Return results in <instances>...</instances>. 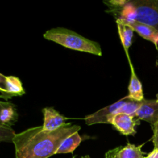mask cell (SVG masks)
<instances>
[{
    "label": "cell",
    "instance_id": "18",
    "mask_svg": "<svg viewBox=\"0 0 158 158\" xmlns=\"http://www.w3.org/2000/svg\"><path fill=\"white\" fill-rule=\"evenodd\" d=\"M6 77L3 74L0 73V93H3L6 90Z\"/></svg>",
    "mask_w": 158,
    "mask_h": 158
},
{
    "label": "cell",
    "instance_id": "1",
    "mask_svg": "<svg viewBox=\"0 0 158 158\" xmlns=\"http://www.w3.org/2000/svg\"><path fill=\"white\" fill-rule=\"evenodd\" d=\"M80 127L67 123L54 131L35 127L15 134L13 139L15 158H49L56 154L63 140L75 133Z\"/></svg>",
    "mask_w": 158,
    "mask_h": 158
},
{
    "label": "cell",
    "instance_id": "6",
    "mask_svg": "<svg viewBox=\"0 0 158 158\" xmlns=\"http://www.w3.org/2000/svg\"><path fill=\"white\" fill-rule=\"evenodd\" d=\"M140 120L132 116L127 114H117L113 118L111 124L124 136L134 135L136 134L135 127L139 124Z\"/></svg>",
    "mask_w": 158,
    "mask_h": 158
},
{
    "label": "cell",
    "instance_id": "13",
    "mask_svg": "<svg viewBox=\"0 0 158 158\" xmlns=\"http://www.w3.org/2000/svg\"><path fill=\"white\" fill-rule=\"evenodd\" d=\"M82 140H83V139H82L79 132L72 134L63 140L62 144L59 148L58 151H56V154H72L80 146Z\"/></svg>",
    "mask_w": 158,
    "mask_h": 158
},
{
    "label": "cell",
    "instance_id": "21",
    "mask_svg": "<svg viewBox=\"0 0 158 158\" xmlns=\"http://www.w3.org/2000/svg\"><path fill=\"white\" fill-rule=\"evenodd\" d=\"M80 158H90V157H89V156L86 155V156H83V157H80Z\"/></svg>",
    "mask_w": 158,
    "mask_h": 158
},
{
    "label": "cell",
    "instance_id": "9",
    "mask_svg": "<svg viewBox=\"0 0 158 158\" xmlns=\"http://www.w3.org/2000/svg\"><path fill=\"white\" fill-rule=\"evenodd\" d=\"M127 60L129 61L130 67H131V80H130L129 86H128V97L131 99V100H136V101H142L144 100V97H143V86H142L141 82L140 81L139 78L137 77V74H136L135 69H134V66H133L132 63L130 56L127 57Z\"/></svg>",
    "mask_w": 158,
    "mask_h": 158
},
{
    "label": "cell",
    "instance_id": "15",
    "mask_svg": "<svg viewBox=\"0 0 158 158\" xmlns=\"http://www.w3.org/2000/svg\"><path fill=\"white\" fill-rule=\"evenodd\" d=\"M140 104H141V101H136V100L130 99L125 104L119 108L118 110L117 111V114H123L135 117L136 113L140 107Z\"/></svg>",
    "mask_w": 158,
    "mask_h": 158
},
{
    "label": "cell",
    "instance_id": "11",
    "mask_svg": "<svg viewBox=\"0 0 158 158\" xmlns=\"http://www.w3.org/2000/svg\"><path fill=\"white\" fill-rule=\"evenodd\" d=\"M124 24L127 25L133 29V30L135 31L136 32L139 34L141 37H143L144 40L151 41L155 45L156 48L157 49V39L158 35V31L155 29L154 28L151 27V26H148V25L144 24V23H139L137 21H132L130 23H124Z\"/></svg>",
    "mask_w": 158,
    "mask_h": 158
},
{
    "label": "cell",
    "instance_id": "5",
    "mask_svg": "<svg viewBox=\"0 0 158 158\" xmlns=\"http://www.w3.org/2000/svg\"><path fill=\"white\" fill-rule=\"evenodd\" d=\"M135 118L148 122L154 127L158 120V101L156 100H143L135 114Z\"/></svg>",
    "mask_w": 158,
    "mask_h": 158
},
{
    "label": "cell",
    "instance_id": "4",
    "mask_svg": "<svg viewBox=\"0 0 158 158\" xmlns=\"http://www.w3.org/2000/svg\"><path fill=\"white\" fill-rule=\"evenodd\" d=\"M131 98L127 96L116 103L109 105L90 115L86 116L84 118L85 122L87 125L100 124V123L111 124L113 118L114 116L117 115V111L118 110L119 108L125 104Z\"/></svg>",
    "mask_w": 158,
    "mask_h": 158
},
{
    "label": "cell",
    "instance_id": "10",
    "mask_svg": "<svg viewBox=\"0 0 158 158\" xmlns=\"http://www.w3.org/2000/svg\"><path fill=\"white\" fill-rule=\"evenodd\" d=\"M25 94V89L19 78L14 76L6 77V90L0 94V98L8 100L13 97L23 96Z\"/></svg>",
    "mask_w": 158,
    "mask_h": 158
},
{
    "label": "cell",
    "instance_id": "8",
    "mask_svg": "<svg viewBox=\"0 0 158 158\" xmlns=\"http://www.w3.org/2000/svg\"><path fill=\"white\" fill-rule=\"evenodd\" d=\"M141 146L128 143L125 147L114 148L106 154L105 158H146Z\"/></svg>",
    "mask_w": 158,
    "mask_h": 158
},
{
    "label": "cell",
    "instance_id": "7",
    "mask_svg": "<svg viewBox=\"0 0 158 158\" xmlns=\"http://www.w3.org/2000/svg\"><path fill=\"white\" fill-rule=\"evenodd\" d=\"M44 116L43 128L45 131H54L66 124V117L61 115L58 111L52 107H46L43 109Z\"/></svg>",
    "mask_w": 158,
    "mask_h": 158
},
{
    "label": "cell",
    "instance_id": "14",
    "mask_svg": "<svg viewBox=\"0 0 158 158\" xmlns=\"http://www.w3.org/2000/svg\"><path fill=\"white\" fill-rule=\"evenodd\" d=\"M18 120V113L13 103L8 102L0 112V123L12 127Z\"/></svg>",
    "mask_w": 158,
    "mask_h": 158
},
{
    "label": "cell",
    "instance_id": "3",
    "mask_svg": "<svg viewBox=\"0 0 158 158\" xmlns=\"http://www.w3.org/2000/svg\"><path fill=\"white\" fill-rule=\"evenodd\" d=\"M43 37L67 49L87 52L99 56H102V49L98 43L66 28L57 27L49 29L43 34Z\"/></svg>",
    "mask_w": 158,
    "mask_h": 158
},
{
    "label": "cell",
    "instance_id": "17",
    "mask_svg": "<svg viewBox=\"0 0 158 158\" xmlns=\"http://www.w3.org/2000/svg\"><path fill=\"white\" fill-rule=\"evenodd\" d=\"M153 132H154V135H153V143L155 149H158V120L157 123H155L154 127H152Z\"/></svg>",
    "mask_w": 158,
    "mask_h": 158
},
{
    "label": "cell",
    "instance_id": "23",
    "mask_svg": "<svg viewBox=\"0 0 158 158\" xmlns=\"http://www.w3.org/2000/svg\"><path fill=\"white\" fill-rule=\"evenodd\" d=\"M157 100L158 101V94H157Z\"/></svg>",
    "mask_w": 158,
    "mask_h": 158
},
{
    "label": "cell",
    "instance_id": "22",
    "mask_svg": "<svg viewBox=\"0 0 158 158\" xmlns=\"http://www.w3.org/2000/svg\"><path fill=\"white\" fill-rule=\"evenodd\" d=\"M157 49H158V35H157Z\"/></svg>",
    "mask_w": 158,
    "mask_h": 158
},
{
    "label": "cell",
    "instance_id": "16",
    "mask_svg": "<svg viewBox=\"0 0 158 158\" xmlns=\"http://www.w3.org/2000/svg\"><path fill=\"white\" fill-rule=\"evenodd\" d=\"M15 134H16L12 127L0 123V143L2 142L12 143Z\"/></svg>",
    "mask_w": 158,
    "mask_h": 158
},
{
    "label": "cell",
    "instance_id": "20",
    "mask_svg": "<svg viewBox=\"0 0 158 158\" xmlns=\"http://www.w3.org/2000/svg\"><path fill=\"white\" fill-rule=\"evenodd\" d=\"M7 103H8V102H6H6L0 101V112H1V110H2V108L7 105Z\"/></svg>",
    "mask_w": 158,
    "mask_h": 158
},
{
    "label": "cell",
    "instance_id": "2",
    "mask_svg": "<svg viewBox=\"0 0 158 158\" xmlns=\"http://www.w3.org/2000/svg\"><path fill=\"white\" fill-rule=\"evenodd\" d=\"M104 3L116 21L123 23L137 21L158 31V0H116Z\"/></svg>",
    "mask_w": 158,
    "mask_h": 158
},
{
    "label": "cell",
    "instance_id": "12",
    "mask_svg": "<svg viewBox=\"0 0 158 158\" xmlns=\"http://www.w3.org/2000/svg\"><path fill=\"white\" fill-rule=\"evenodd\" d=\"M117 25V29H118V34L120 36V41H121L122 46H123V49L126 52L127 57L129 56V49L132 45V39L134 35V32L133 29L127 25L121 23V22L116 21Z\"/></svg>",
    "mask_w": 158,
    "mask_h": 158
},
{
    "label": "cell",
    "instance_id": "19",
    "mask_svg": "<svg viewBox=\"0 0 158 158\" xmlns=\"http://www.w3.org/2000/svg\"><path fill=\"white\" fill-rule=\"evenodd\" d=\"M146 158H158V149L154 148L148 156Z\"/></svg>",
    "mask_w": 158,
    "mask_h": 158
},
{
    "label": "cell",
    "instance_id": "24",
    "mask_svg": "<svg viewBox=\"0 0 158 158\" xmlns=\"http://www.w3.org/2000/svg\"><path fill=\"white\" fill-rule=\"evenodd\" d=\"M73 158H77V157H73Z\"/></svg>",
    "mask_w": 158,
    "mask_h": 158
}]
</instances>
